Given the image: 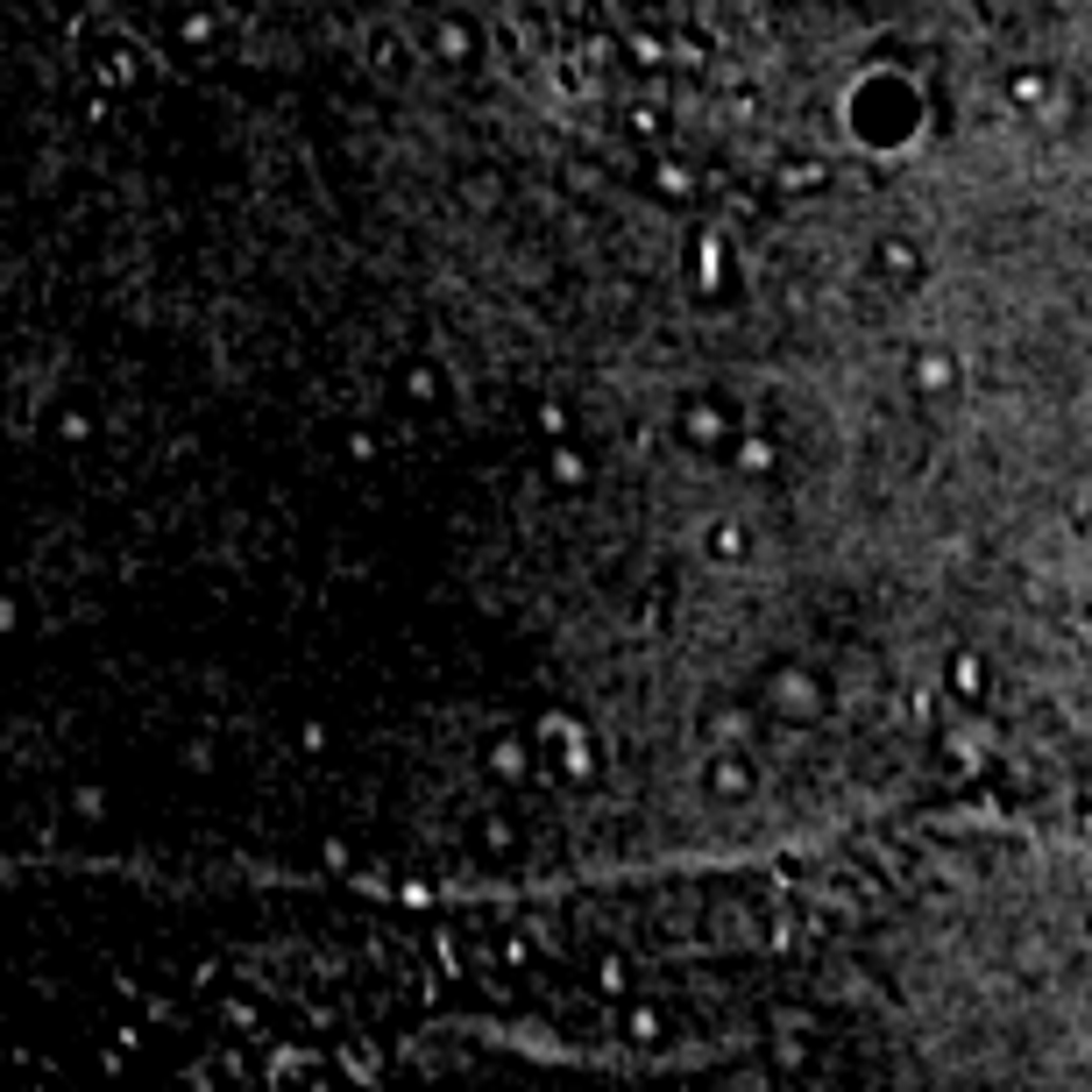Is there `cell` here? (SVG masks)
I'll use <instances>...</instances> for the list:
<instances>
[{
  "label": "cell",
  "mask_w": 1092,
  "mask_h": 1092,
  "mask_svg": "<svg viewBox=\"0 0 1092 1092\" xmlns=\"http://www.w3.org/2000/svg\"><path fill=\"white\" fill-rule=\"evenodd\" d=\"M710 795H724V802L752 795V766H745V760H716L710 766Z\"/></svg>",
  "instance_id": "cell-1"
},
{
  "label": "cell",
  "mask_w": 1092,
  "mask_h": 1092,
  "mask_svg": "<svg viewBox=\"0 0 1092 1092\" xmlns=\"http://www.w3.org/2000/svg\"><path fill=\"white\" fill-rule=\"evenodd\" d=\"M950 383H958V362H950V356H923V362H915V390H929V398H944Z\"/></svg>",
  "instance_id": "cell-2"
},
{
  "label": "cell",
  "mask_w": 1092,
  "mask_h": 1092,
  "mask_svg": "<svg viewBox=\"0 0 1092 1092\" xmlns=\"http://www.w3.org/2000/svg\"><path fill=\"white\" fill-rule=\"evenodd\" d=\"M873 262H887V277H894V285H908V277L923 270V256H915L908 241H879V249H873Z\"/></svg>",
  "instance_id": "cell-3"
},
{
  "label": "cell",
  "mask_w": 1092,
  "mask_h": 1092,
  "mask_svg": "<svg viewBox=\"0 0 1092 1092\" xmlns=\"http://www.w3.org/2000/svg\"><path fill=\"white\" fill-rule=\"evenodd\" d=\"M1015 99H1021V114H1050V107H1057V86H1050V78H1015Z\"/></svg>",
  "instance_id": "cell-4"
},
{
  "label": "cell",
  "mask_w": 1092,
  "mask_h": 1092,
  "mask_svg": "<svg viewBox=\"0 0 1092 1092\" xmlns=\"http://www.w3.org/2000/svg\"><path fill=\"white\" fill-rule=\"evenodd\" d=\"M950 681H958L965 695H986V674H979V660H972V653H958V660H950Z\"/></svg>",
  "instance_id": "cell-5"
},
{
  "label": "cell",
  "mask_w": 1092,
  "mask_h": 1092,
  "mask_svg": "<svg viewBox=\"0 0 1092 1092\" xmlns=\"http://www.w3.org/2000/svg\"><path fill=\"white\" fill-rule=\"evenodd\" d=\"M689 433H695V448H716L724 419H716V412H689Z\"/></svg>",
  "instance_id": "cell-6"
},
{
  "label": "cell",
  "mask_w": 1092,
  "mask_h": 1092,
  "mask_svg": "<svg viewBox=\"0 0 1092 1092\" xmlns=\"http://www.w3.org/2000/svg\"><path fill=\"white\" fill-rule=\"evenodd\" d=\"M710 546H716V561H738V546H745V532H738V525H716V532H710Z\"/></svg>",
  "instance_id": "cell-7"
},
{
  "label": "cell",
  "mask_w": 1092,
  "mask_h": 1092,
  "mask_svg": "<svg viewBox=\"0 0 1092 1092\" xmlns=\"http://www.w3.org/2000/svg\"><path fill=\"white\" fill-rule=\"evenodd\" d=\"M440 50H448V57H469V29L448 22V29H440Z\"/></svg>",
  "instance_id": "cell-8"
}]
</instances>
